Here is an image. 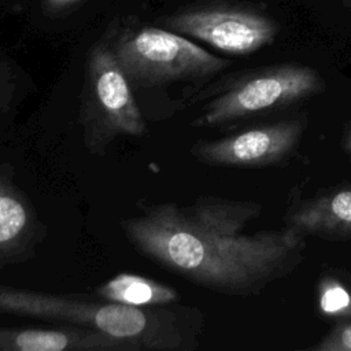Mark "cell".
<instances>
[{
	"label": "cell",
	"instance_id": "obj_1",
	"mask_svg": "<svg viewBox=\"0 0 351 351\" xmlns=\"http://www.w3.org/2000/svg\"><path fill=\"white\" fill-rule=\"evenodd\" d=\"M261 213L252 200L202 196L189 206L148 204L119 223L156 265L206 289L244 298L259 295L304 259V236L288 226L244 233Z\"/></svg>",
	"mask_w": 351,
	"mask_h": 351
},
{
	"label": "cell",
	"instance_id": "obj_2",
	"mask_svg": "<svg viewBox=\"0 0 351 351\" xmlns=\"http://www.w3.org/2000/svg\"><path fill=\"white\" fill-rule=\"evenodd\" d=\"M0 313L90 328L137 351H192L204 328V314L193 306L134 307L10 285H0Z\"/></svg>",
	"mask_w": 351,
	"mask_h": 351
},
{
	"label": "cell",
	"instance_id": "obj_3",
	"mask_svg": "<svg viewBox=\"0 0 351 351\" xmlns=\"http://www.w3.org/2000/svg\"><path fill=\"white\" fill-rule=\"evenodd\" d=\"M325 90L321 74L302 63L261 66L229 75L211 92L193 128L232 125L299 104Z\"/></svg>",
	"mask_w": 351,
	"mask_h": 351
},
{
	"label": "cell",
	"instance_id": "obj_4",
	"mask_svg": "<svg viewBox=\"0 0 351 351\" xmlns=\"http://www.w3.org/2000/svg\"><path fill=\"white\" fill-rule=\"evenodd\" d=\"M132 86L206 81L230 66L182 34L145 26L122 33L110 45Z\"/></svg>",
	"mask_w": 351,
	"mask_h": 351
},
{
	"label": "cell",
	"instance_id": "obj_5",
	"mask_svg": "<svg viewBox=\"0 0 351 351\" xmlns=\"http://www.w3.org/2000/svg\"><path fill=\"white\" fill-rule=\"evenodd\" d=\"M80 114L85 143L95 152L119 136L147 134L132 85L110 45L95 47L89 56Z\"/></svg>",
	"mask_w": 351,
	"mask_h": 351
},
{
	"label": "cell",
	"instance_id": "obj_6",
	"mask_svg": "<svg viewBox=\"0 0 351 351\" xmlns=\"http://www.w3.org/2000/svg\"><path fill=\"white\" fill-rule=\"evenodd\" d=\"M165 25L236 56L273 44L280 33V23L263 5L247 1L210 3L176 14Z\"/></svg>",
	"mask_w": 351,
	"mask_h": 351
},
{
	"label": "cell",
	"instance_id": "obj_7",
	"mask_svg": "<svg viewBox=\"0 0 351 351\" xmlns=\"http://www.w3.org/2000/svg\"><path fill=\"white\" fill-rule=\"evenodd\" d=\"M304 117L285 118L192 144L191 155L208 166L263 169L284 166L296 154L306 129Z\"/></svg>",
	"mask_w": 351,
	"mask_h": 351
},
{
	"label": "cell",
	"instance_id": "obj_8",
	"mask_svg": "<svg viewBox=\"0 0 351 351\" xmlns=\"http://www.w3.org/2000/svg\"><path fill=\"white\" fill-rule=\"evenodd\" d=\"M284 223L304 237L328 241L351 239V186L324 188L307 197L293 199Z\"/></svg>",
	"mask_w": 351,
	"mask_h": 351
},
{
	"label": "cell",
	"instance_id": "obj_9",
	"mask_svg": "<svg viewBox=\"0 0 351 351\" xmlns=\"http://www.w3.org/2000/svg\"><path fill=\"white\" fill-rule=\"evenodd\" d=\"M0 351H137L128 341L103 332L60 326H0Z\"/></svg>",
	"mask_w": 351,
	"mask_h": 351
},
{
	"label": "cell",
	"instance_id": "obj_10",
	"mask_svg": "<svg viewBox=\"0 0 351 351\" xmlns=\"http://www.w3.org/2000/svg\"><path fill=\"white\" fill-rule=\"evenodd\" d=\"M37 233V219L29 200L0 176V265L26 252Z\"/></svg>",
	"mask_w": 351,
	"mask_h": 351
},
{
	"label": "cell",
	"instance_id": "obj_11",
	"mask_svg": "<svg viewBox=\"0 0 351 351\" xmlns=\"http://www.w3.org/2000/svg\"><path fill=\"white\" fill-rule=\"evenodd\" d=\"M99 299L134 307L166 306L180 300L171 285L133 273H119L100 284L95 292Z\"/></svg>",
	"mask_w": 351,
	"mask_h": 351
},
{
	"label": "cell",
	"instance_id": "obj_12",
	"mask_svg": "<svg viewBox=\"0 0 351 351\" xmlns=\"http://www.w3.org/2000/svg\"><path fill=\"white\" fill-rule=\"evenodd\" d=\"M315 306L322 319L351 322V276L337 269L322 271L315 285Z\"/></svg>",
	"mask_w": 351,
	"mask_h": 351
},
{
	"label": "cell",
	"instance_id": "obj_13",
	"mask_svg": "<svg viewBox=\"0 0 351 351\" xmlns=\"http://www.w3.org/2000/svg\"><path fill=\"white\" fill-rule=\"evenodd\" d=\"M308 351H351V322L333 324L330 330L317 341L307 347Z\"/></svg>",
	"mask_w": 351,
	"mask_h": 351
},
{
	"label": "cell",
	"instance_id": "obj_14",
	"mask_svg": "<svg viewBox=\"0 0 351 351\" xmlns=\"http://www.w3.org/2000/svg\"><path fill=\"white\" fill-rule=\"evenodd\" d=\"M75 1H78V0H45V5L51 11H58V10L64 8V7H67V5H70Z\"/></svg>",
	"mask_w": 351,
	"mask_h": 351
},
{
	"label": "cell",
	"instance_id": "obj_15",
	"mask_svg": "<svg viewBox=\"0 0 351 351\" xmlns=\"http://www.w3.org/2000/svg\"><path fill=\"white\" fill-rule=\"evenodd\" d=\"M343 148H344L346 154L351 158V129H348L343 137Z\"/></svg>",
	"mask_w": 351,
	"mask_h": 351
},
{
	"label": "cell",
	"instance_id": "obj_16",
	"mask_svg": "<svg viewBox=\"0 0 351 351\" xmlns=\"http://www.w3.org/2000/svg\"><path fill=\"white\" fill-rule=\"evenodd\" d=\"M347 7H350L351 8V0H341Z\"/></svg>",
	"mask_w": 351,
	"mask_h": 351
},
{
	"label": "cell",
	"instance_id": "obj_17",
	"mask_svg": "<svg viewBox=\"0 0 351 351\" xmlns=\"http://www.w3.org/2000/svg\"><path fill=\"white\" fill-rule=\"evenodd\" d=\"M3 95H4V93H0V99H3Z\"/></svg>",
	"mask_w": 351,
	"mask_h": 351
}]
</instances>
